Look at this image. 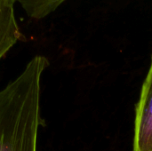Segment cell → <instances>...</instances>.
Instances as JSON below:
<instances>
[{
	"label": "cell",
	"instance_id": "cell-1",
	"mask_svg": "<svg viewBox=\"0 0 152 151\" xmlns=\"http://www.w3.org/2000/svg\"><path fill=\"white\" fill-rule=\"evenodd\" d=\"M49 61L33 57L0 90V151H37L41 119V81Z\"/></svg>",
	"mask_w": 152,
	"mask_h": 151
},
{
	"label": "cell",
	"instance_id": "cell-2",
	"mask_svg": "<svg viewBox=\"0 0 152 151\" xmlns=\"http://www.w3.org/2000/svg\"><path fill=\"white\" fill-rule=\"evenodd\" d=\"M133 151H152V57L135 108Z\"/></svg>",
	"mask_w": 152,
	"mask_h": 151
},
{
	"label": "cell",
	"instance_id": "cell-3",
	"mask_svg": "<svg viewBox=\"0 0 152 151\" xmlns=\"http://www.w3.org/2000/svg\"><path fill=\"white\" fill-rule=\"evenodd\" d=\"M14 4L12 0H0V61L22 36L15 17Z\"/></svg>",
	"mask_w": 152,
	"mask_h": 151
},
{
	"label": "cell",
	"instance_id": "cell-4",
	"mask_svg": "<svg viewBox=\"0 0 152 151\" xmlns=\"http://www.w3.org/2000/svg\"><path fill=\"white\" fill-rule=\"evenodd\" d=\"M66 0H17L26 13L33 19L40 20L54 12Z\"/></svg>",
	"mask_w": 152,
	"mask_h": 151
},
{
	"label": "cell",
	"instance_id": "cell-5",
	"mask_svg": "<svg viewBox=\"0 0 152 151\" xmlns=\"http://www.w3.org/2000/svg\"><path fill=\"white\" fill-rule=\"evenodd\" d=\"M12 1H14V2H17V0H12Z\"/></svg>",
	"mask_w": 152,
	"mask_h": 151
}]
</instances>
